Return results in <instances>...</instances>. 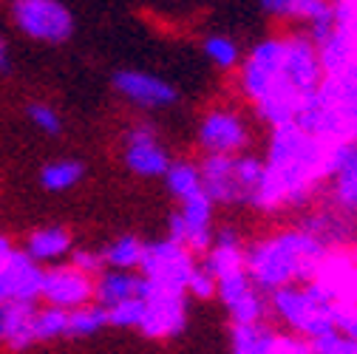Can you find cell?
<instances>
[{
  "instance_id": "cell-1",
  "label": "cell",
  "mask_w": 357,
  "mask_h": 354,
  "mask_svg": "<svg viewBox=\"0 0 357 354\" xmlns=\"http://www.w3.org/2000/svg\"><path fill=\"white\" fill-rule=\"evenodd\" d=\"M12 20L26 37L40 43H66L74 31V17L60 0H15Z\"/></svg>"
},
{
  "instance_id": "cell-2",
  "label": "cell",
  "mask_w": 357,
  "mask_h": 354,
  "mask_svg": "<svg viewBox=\"0 0 357 354\" xmlns=\"http://www.w3.org/2000/svg\"><path fill=\"white\" fill-rule=\"evenodd\" d=\"M40 298L46 300V306L71 312V309L94 303V278L71 267V263H57L52 270H43Z\"/></svg>"
},
{
  "instance_id": "cell-3",
  "label": "cell",
  "mask_w": 357,
  "mask_h": 354,
  "mask_svg": "<svg viewBox=\"0 0 357 354\" xmlns=\"http://www.w3.org/2000/svg\"><path fill=\"white\" fill-rule=\"evenodd\" d=\"M43 286V267L23 249L0 258V303H37Z\"/></svg>"
},
{
  "instance_id": "cell-4",
  "label": "cell",
  "mask_w": 357,
  "mask_h": 354,
  "mask_svg": "<svg viewBox=\"0 0 357 354\" xmlns=\"http://www.w3.org/2000/svg\"><path fill=\"white\" fill-rule=\"evenodd\" d=\"M114 88L125 100H130L133 105H142V108H165L178 100L173 85H167L162 77H153L145 71H116Z\"/></svg>"
},
{
  "instance_id": "cell-5",
  "label": "cell",
  "mask_w": 357,
  "mask_h": 354,
  "mask_svg": "<svg viewBox=\"0 0 357 354\" xmlns=\"http://www.w3.org/2000/svg\"><path fill=\"white\" fill-rule=\"evenodd\" d=\"M151 284L142 272L133 270H102L94 278V303L102 309L128 303V300H145Z\"/></svg>"
},
{
  "instance_id": "cell-6",
  "label": "cell",
  "mask_w": 357,
  "mask_h": 354,
  "mask_svg": "<svg viewBox=\"0 0 357 354\" xmlns=\"http://www.w3.org/2000/svg\"><path fill=\"white\" fill-rule=\"evenodd\" d=\"M125 164L137 176H165L170 167V159L162 151V145H156L148 128H137V130H130V137H128Z\"/></svg>"
},
{
  "instance_id": "cell-7",
  "label": "cell",
  "mask_w": 357,
  "mask_h": 354,
  "mask_svg": "<svg viewBox=\"0 0 357 354\" xmlns=\"http://www.w3.org/2000/svg\"><path fill=\"white\" fill-rule=\"evenodd\" d=\"M202 142H204L207 151H213V153H218L221 159H225L247 142V134H244V125L236 116L213 114L202 128Z\"/></svg>"
},
{
  "instance_id": "cell-8",
  "label": "cell",
  "mask_w": 357,
  "mask_h": 354,
  "mask_svg": "<svg viewBox=\"0 0 357 354\" xmlns=\"http://www.w3.org/2000/svg\"><path fill=\"white\" fill-rule=\"evenodd\" d=\"M34 263H49V261H57L63 255L71 252V236L68 230L63 227H43V230H34L26 241V249H23Z\"/></svg>"
},
{
  "instance_id": "cell-9",
  "label": "cell",
  "mask_w": 357,
  "mask_h": 354,
  "mask_svg": "<svg viewBox=\"0 0 357 354\" xmlns=\"http://www.w3.org/2000/svg\"><path fill=\"white\" fill-rule=\"evenodd\" d=\"M82 173L85 167L77 159H57L40 170V185L52 193H63V190H71L82 179Z\"/></svg>"
},
{
  "instance_id": "cell-10",
  "label": "cell",
  "mask_w": 357,
  "mask_h": 354,
  "mask_svg": "<svg viewBox=\"0 0 357 354\" xmlns=\"http://www.w3.org/2000/svg\"><path fill=\"white\" fill-rule=\"evenodd\" d=\"M145 258V247L133 238V236H122L116 238L105 252H102V263L108 270H139Z\"/></svg>"
},
{
  "instance_id": "cell-11",
  "label": "cell",
  "mask_w": 357,
  "mask_h": 354,
  "mask_svg": "<svg viewBox=\"0 0 357 354\" xmlns=\"http://www.w3.org/2000/svg\"><path fill=\"white\" fill-rule=\"evenodd\" d=\"M66 329H68V312L66 309H57V306L34 309V315H31V337H34V343L37 340H54V337L66 334Z\"/></svg>"
},
{
  "instance_id": "cell-12",
  "label": "cell",
  "mask_w": 357,
  "mask_h": 354,
  "mask_svg": "<svg viewBox=\"0 0 357 354\" xmlns=\"http://www.w3.org/2000/svg\"><path fill=\"white\" fill-rule=\"evenodd\" d=\"M102 326H108L105 309L97 306V303H88V306H79V309H71V312H68V329H66V334L85 337V334L100 332Z\"/></svg>"
},
{
  "instance_id": "cell-13",
  "label": "cell",
  "mask_w": 357,
  "mask_h": 354,
  "mask_svg": "<svg viewBox=\"0 0 357 354\" xmlns=\"http://www.w3.org/2000/svg\"><path fill=\"white\" fill-rule=\"evenodd\" d=\"M167 182H170V190L178 196V199H199L202 196V176H199V167L193 164H170L167 167Z\"/></svg>"
},
{
  "instance_id": "cell-14",
  "label": "cell",
  "mask_w": 357,
  "mask_h": 354,
  "mask_svg": "<svg viewBox=\"0 0 357 354\" xmlns=\"http://www.w3.org/2000/svg\"><path fill=\"white\" fill-rule=\"evenodd\" d=\"M105 315L111 326H139L145 315V300H128V303L111 306L105 309Z\"/></svg>"
},
{
  "instance_id": "cell-15",
  "label": "cell",
  "mask_w": 357,
  "mask_h": 354,
  "mask_svg": "<svg viewBox=\"0 0 357 354\" xmlns=\"http://www.w3.org/2000/svg\"><path fill=\"white\" fill-rule=\"evenodd\" d=\"M29 119L34 128H40L43 134H49V137H57L60 130H63V119L60 114L52 108V105H43V102H34L29 108Z\"/></svg>"
},
{
  "instance_id": "cell-16",
  "label": "cell",
  "mask_w": 357,
  "mask_h": 354,
  "mask_svg": "<svg viewBox=\"0 0 357 354\" xmlns=\"http://www.w3.org/2000/svg\"><path fill=\"white\" fill-rule=\"evenodd\" d=\"M204 52H207V57H210L218 68H233V66L238 63V49L233 46L227 37H213V40H207Z\"/></svg>"
},
{
  "instance_id": "cell-17",
  "label": "cell",
  "mask_w": 357,
  "mask_h": 354,
  "mask_svg": "<svg viewBox=\"0 0 357 354\" xmlns=\"http://www.w3.org/2000/svg\"><path fill=\"white\" fill-rule=\"evenodd\" d=\"M71 267H77V270H82L85 275L97 278V275L105 270V263H102V255H97V252L77 249V252H71Z\"/></svg>"
},
{
  "instance_id": "cell-18",
  "label": "cell",
  "mask_w": 357,
  "mask_h": 354,
  "mask_svg": "<svg viewBox=\"0 0 357 354\" xmlns=\"http://www.w3.org/2000/svg\"><path fill=\"white\" fill-rule=\"evenodd\" d=\"M9 68H12L9 43H6V37H3V34H0V74H9Z\"/></svg>"
},
{
  "instance_id": "cell-19",
  "label": "cell",
  "mask_w": 357,
  "mask_h": 354,
  "mask_svg": "<svg viewBox=\"0 0 357 354\" xmlns=\"http://www.w3.org/2000/svg\"><path fill=\"white\" fill-rule=\"evenodd\" d=\"M264 6L270 12H292L295 9V0H264Z\"/></svg>"
},
{
  "instance_id": "cell-20",
  "label": "cell",
  "mask_w": 357,
  "mask_h": 354,
  "mask_svg": "<svg viewBox=\"0 0 357 354\" xmlns=\"http://www.w3.org/2000/svg\"><path fill=\"white\" fill-rule=\"evenodd\" d=\"M12 249H15V247H12L9 236H3V233H0V258H6V255H9Z\"/></svg>"
},
{
  "instance_id": "cell-21",
  "label": "cell",
  "mask_w": 357,
  "mask_h": 354,
  "mask_svg": "<svg viewBox=\"0 0 357 354\" xmlns=\"http://www.w3.org/2000/svg\"><path fill=\"white\" fill-rule=\"evenodd\" d=\"M3 332H6V318H3V303H0V343H3Z\"/></svg>"
}]
</instances>
